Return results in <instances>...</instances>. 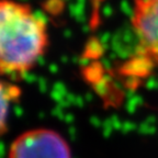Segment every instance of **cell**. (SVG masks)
<instances>
[{"mask_svg":"<svg viewBox=\"0 0 158 158\" xmlns=\"http://www.w3.org/2000/svg\"><path fill=\"white\" fill-rule=\"evenodd\" d=\"M46 22L29 5L0 0V75L30 72L48 46Z\"/></svg>","mask_w":158,"mask_h":158,"instance_id":"cell-1","label":"cell"},{"mask_svg":"<svg viewBox=\"0 0 158 158\" xmlns=\"http://www.w3.org/2000/svg\"><path fill=\"white\" fill-rule=\"evenodd\" d=\"M8 158H73L67 139L52 128L39 127L20 134L11 143Z\"/></svg>","mask_w":158,"mask_h":158,"instance_id":"cell-2","label":"cell"},{"mask_svg":"<svg viewBox=\"0 0 158 158\" xmlns=\"http://www.w3.org/2000/svg\"><path fill=\"white\" fill-rule=\"evenodd\" d=\"M132 24L143 53L158 65V1L134 0Z\"/></svg>","mask_w":158,"mask_h":158,"instance_id":"cell-3","label":"cell"},{"mask_svg":"<svg viewBox=\"0 0 158 158\" xmlns=\"http://www.w3.org/2000/svg\"><path fill=\"white\" fill-rule=\"evenodd\" d=\"M20 97V89L0 79V137L6 134L9 123L11 106Z\"/></svg>","mask_w":158,"mask_h":158,"instance_id":"cell-4","label":"cell"},{"mask_svg":"<svg viewBox=\"0 0 158 158\" xmlns=\"http://www.w3.org/2000/svg\"><path fill=\"white\" fill-rule=\"evenodd\" d=\"M154 1H158V0H154Z\"/></svg>","mask_w":158,"mask_h":158,"instance_id":"cell-5","label":"cell"}]
</instances>
